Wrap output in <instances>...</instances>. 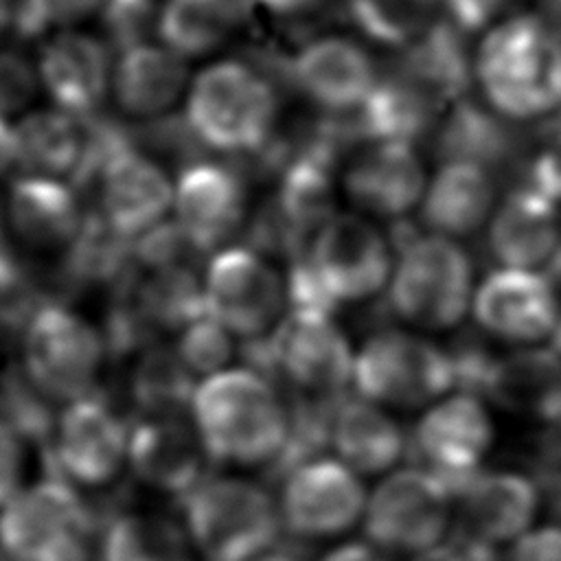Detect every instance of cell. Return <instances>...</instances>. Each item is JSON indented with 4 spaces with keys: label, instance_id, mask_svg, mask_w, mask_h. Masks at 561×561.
<instances>
[{
    "label": "cell",
    "instance_id": "32",
    "mask_svg": "<svg viewBox=\"0 0 561 561\" xmlns=\"http://www.w3.org/2000/svg\"><path fill=\"white\" fill-rule=\"evenodd\" d=\"M245 11L248 0H162L156 35L182 59L204 57L234 35Z\"/></svg>",
    "mask_w": 561,
    "mask_h": 561
},
{
    "label": "cell",
    "instance_id": "51",
    "mask_svg": "<svg viewBox=\"0 0 561 561\" xmlns=\"http://www.w3.org/2000/svg\"><path fill=\"white\" fill-rule=\"evenodd\" d=\"M7 252H11V245H9V232H7L2 208H0V256L7 254Z\"/></svg>",
    "mask_w": 561,
    "mask_h": 561
},
{
    "label": "cell",
    "instance_id": "43",
    "mask_svg": "<svg viewBox=\"0 0 561 561\" xmlns=\"http://www.w3.org/2000/svg\"><path fill=\"white\" fill-rule=\"evenodd\" d=\"M28 445L0 421V508L24 486Z\"/></svg>",
    "mask_w": 561,
    "mask_h": 561
},
{
    "label": "cell",
    "instance_id": "8",
    "mask_svg": "<svg viewBox=\"0 0 561 561\" xmlns=\"http://www.w3.org/2000/svg\"><path fill=\"white\" fill-rule=\"evenodd\" d=\"M107 359L103 331L64 302L42 305L20 337V366L59 408L103 390Z\"/></svg>",
    "mask_w": 561,
    "mask_h": 561
},
{
    "label": "cell",
    "instance_id": "47",
    "mask_svg": "<svg viewBox=\"0 0 561 561\" xmlns=\"http://www.w3.org/2000/svg\"><path fill=\"white\" fill-rule=\"evenodd\" d=\"M322 561H390L388 552L373 543H344L331 550Z\"/></svg>",
    "mask_w": 561,
    "mask_h": 561
},
{
    "label": "cell",
    "instance_id": "44",
    "mask_svg": "<svg viewBox=\"0 0 561 561\" xmlns=\"http://www.w3.org/2000/svg\"><path fill=\"white\" fill-rule=\"evenodd\" d=\"M504 2L506 0H443L440 20L451 24L458 33L469 35L495 20Z\"/></svg>",
    "mask_w": 561,
    "mask_h": 561
},
{
    "label": "cell",
    "instance_id": "34",
    "mask_svg": "<svg viewBox=\"0 0 561 561\" xmlns=\"http://www.w3.org/2000/svg\"><path fill=\"white\" fill-rule=\"evenodd\" d=\"M438 153L445 162H473L489 171L513 160L515 136L489 110L460 99L438 125Z\"/></svg>",
    "mask_w": 561,
    "mask_h": 561
},
{
    "label": "cell",
    "instance_id": "31",
    "mask_svg": "<svg viewBox=\"0 0 561 561\" xmlns=\"http://www.w3.org/2000/svg\"><path fill=\"white\" fill-rule=\"evenodd\" d=\"M131 241L110 230L90 208L75 243L57 259L53 276L59 294H83L88 289H112L131 267Z\"/></svg>",
    "mask_w": 561,
    "mask_h": 561
},
{
    "label": "cell",
    "instance_id": "14",
    "mask_svg": "<svg viewBox=\"0 0 561 561\" xmlns=\"http://www.w3.org/2000/svg\"><path fill=\"white\" fill-rule=\"evenodd\" d=\"M493 421L473 392L447 394L425 410L412 432L416 467L438 478L454 495L482 469L493 445Z\"/></svg>",
    "mask_w": 561,
    "mask_h": 561
},
{
    "label": "cell",
    "instance_id": "6",
    "mask_svg": "<svg viewBox=\"0 0 561 561\" xmlns=\"http://www.w3.org/2000/svg\"><path fill=\"white\" fill-rule=\"evenodd\" d=\"M182 524L202 561H254L276 543L278 502L241 476H206L180 500Z\"/></svg>",
    "mask_w": 561,
    "mask_h": 561
},
{
    "label": "cell",
    "instance_id": "52",
    "mask_svg": "<svg viewBox=\"0 0 561 561\" xmlns=\"http://www.w3.org/2000/svg\"><path fill=\"white\" fill-rule=\"evenodd\" d=\"M254 561H296V559H291V557H287L283 552H267V554H263V557H259Z\"/></svg>",
    "mask_w": 561,
    "mask_h": 561
},
{
    "label": "cell",
    "instance_id": "38",
    "mask_svg": "<svg viewBox=\"0 0 561 561\" xmlns=\"http://www.w3.org/2000/svg\"><path fill=\"white\" fill-rule=\"evenodd\" d=\"M173 346L182 364L197 381H204L230 368L228 364L237 353L234 337L208 316H202L188 327H184L178 333Z\"/></svg>",
    "mask_w": 561,
    "mask_h": 561
},
{
    "label": "cell",
    "instance_id": "15",
    "mask_svg": "<svg viewBox=\"0 0 561 561\" xmlns=\"http://www.w3.org/2000/svg\"><path fill=\"white\" fill-rule=\"evenodd\" d=\"M359 476L337 458H309L287 473L278 500L283 528L307 539L337 537L366 511Z\"/></svg>",
    "mask_w": 561,
    "mask_h": 561
},
{
    "label": "cell",
    "instance_id": "37",
    "mask_svg": "<svg viewBox=\"0 0 561 561\" xmlns=\"http://www.w3.org/2000/svg\"><path fill=\"white\" fill-rule=\"evenodd\" d=\"M44 287L37 276L15 256H0V342H20L26 324L46 302Z\"/></svg>",
    "mask_w": 561,
    "mask_h": 561
},
{
    "label": "cell",
    "instance_id": "54",
    "mask_svg": "<svg viewBox=\"0 0 561 561\" xmlns=\"http://www.w3.org/2000/svg\"><path fill=\"white\" fill-rule=\"evenodd\" d=\"M0 561H4V559H0Z\"/></svg>",
    "mask_w": 561,
    "mask_h": 561
},
{
    "label": "cell",
    "instance_id": "10",
    "mask_svg": "<svg viewBox=\"0 0 561 561\" xmlns=\"http://www.w3.org/2000/svg\"><path fill=\"white\" fill-rule=\"evenodd\" d=\"M131 416L105 390L59 408L53 436L39 451L44 476L81 491H107L127 469Z\"/></svg>",
    "mask_w": 561,
    "mask_h": 561
},
{
    "label": "cell",
    "instance_id": "9",
    "mask_svg": "<svg viewBox=\"0 0 561 561\" xmlns=\"http://www.w3.org/2000/svg\"><path fill=\"white\" fill-rule=\"evenodd\" d=\"M243 351L254 364L248 368L278 373L311 399H340L353 383L355 353L331 313L289 309L267 337L245 342Z\"/></svg>",
    "mask_w": 561,
    "mask_h": 561
},
{
    "label": "cell",
    "instance_id": "40",
    "mask_svg": "<svg viewBox=\"0 0 561 561\" xmlns=\"http://www.w3.org/2000/svg\"><path fill=\"white\" fill-rule=\"evenodd\" d=\"M105 0H15V33L24 39L75 28L99 15Z\"/></svg>",
    "mask_w": 561,
    "mask_h": 561
},
{
    "label": "cell",
    "instance_id": "5",
    "mask_svg": "<svg viewBox=\"0 0 561 561\" xmlns=\"http://www.w3.org/2000/svg\"><path fill=\"white\" fill-rule=\"evenodd\" d=\"M101 517L81 489L42 476L0 508V559L90 561L99 550Z\"/></svg>",
    "mask_w": 561,
    "mask_h": 561
},
{
    "label": "cell",
    "instance_id": "46",
    "mask_svg": "<svg viewBox=\"0 0 561 561\" xmlns=\"http://www.w3.org/2000/svg\"><path fill=\"white\" fill-rule=\"evenodd\" d=\"M261 9H265L274 18H302L316 9L324 0H252Z\"/></svg>",
    "mask_w": 561,
    "mask_h": 561
},
{
    "label": "cell",
    "instance_id": "35",
    "mask_svg": "<svg viewBox=\"0 0 561 561\" xmlns=\"http://www.w3.org/2000/svg\"><path fill=\"white\" fill-rule=\"evenodd\" d=\"M351 22L370 39L405 48L443 13V0H342Z\"/></svg>",
    "mask_w": 561,
    "mask_h": 561
},
{
    "label": "cell",
    "instance_id": "28",
    "mask_svg": "<svg viewBox=\"0 0 561 561\" xmlns=\"http://www.w3.org/2000/svg\"><path fill=\"white\" fill-rule=\"evenodd\" d=\"M495 213L493 171L449 160L434 173L421 199V219L432 234L458 239L478 232Z\"/></svg>",
    "mask_w": 561,
    "mask_h": 561
},
{
    "label": "cell",
    "instance_id": "30",
    "mask_svg": "<svg viewBox=\"0 0 561 561\" xmlns=\"http://www.w3.org/2000/svg\"><path fill=\"white\" fill-rule=\"evenodd\" d=\"M101 561H197L184 524L171 515L125 508L112 515L99 539Z\"/></svg>",
    "mask_w": 561,
    "mask_h": 561
},
{
    "label": "cell",
    "instance_id": "41",
    "mask_svg": "<svg viewBox=\"0 0 561 561\" xmlns=\"http://www.w3.org/2000/svg\"><path fill=\"white\" fill-rule=\"evenodd\" d=\"M39 90L37 64L18 48L0 46V118L26 112Z\"/></svg>",
    "mask_w": 561,
    "mask_h": 561
},
{
    "label": "cell",
    "instance_id": "3",
    "mask_svg": "<svg viewBox=\"0 0 561 561\" xmlns=\"http://www.w3.org/2000/svg\"><path fill=\"white\" fill-rule=\"evenodd\" d=\"M386 237L359 215H333L291 261V309L333 313L344 302L373 298L392 274Z\"/></svg>",
    "mask_w": 561,
    "mask_h": 561
},
{
    "label": "cell",
    "instance_id": "36",
    "mask_svg": "<svg viewBox=\"0 0 561 561\" xmlns=\"http://www.w3.org/2000/svg\"><path fill=\"white\" fill-rule=\"evenodd\" d=\"M59 405L24 373L20 362L0 368V421L28 447L44 449L53 436Z\"/></svg>",
    "mask_w": 561,
    "mask_h": 561
},
{
    "label": "cell",
    "instance_id": "25",
    "mask_svg": "<svg viewBox=\"0 0 561 561\" xmlns=\"http://www.w3.org/2000/svg\"><path fill=\"white\" fill-rule=\"evenodd\" d=\"M454 508L473 546L515 543L533 530L539 493L519 473L480 471L454 495Z\"/></svg>",
    "mask_w": 561,
    "mask_h": 561
},
{
    "label": "cell",
    "instance_id": "17",
    "mask_svg": "<svg viewBox=\"0 0 561 561\" xmlns=\"http://www.w3.org/2000/svg\"><path fill=\"white\" fill-rule=\"evenodd\" d=\"M94 213L125 241L164 224L173 208V184L164 167L134 145L114 153L96 175Z\"/></svg>",
    "mask_w": 561,
    "mask_h": 561
},
{
    "label": "cell",
    "instance_id": "24",
    "mask_svg": "<svg viewBox=\"0 0 561 561\" xmlns=\"http://www.w3.org/2000/svg\"><path fill=\"white\" fill-rule=\"evenodd\" d=\"M188 83L186 59L164 44L145 42L116 53L110 99L121 118L140 125L173 114Z\"/></svg>",
    "mask_w": 561,
    "mask_h": 561
},
{
    "label": "cell",
    "instance_id": "22",
    "mask_svg": "<svg viewBox=\"0 0 561 561\" xmlns=\"http://www.w3.org/2000/svg\"><path fill=\"white\" fill-rule=\"evenodd\" d=\"M88 210L79 191L53 178L20 173L9 182L2 217L9 239L28 252L61 256L79 237Z\"/></svg>",
    "mask_w": 561,
    "mask_h": 561
},
{
    "label": "cell",
    "instance_id": "27",
    "mask_svg": "<svg viewBox=\"0 0 561 561\" xmlns=\"http://www.w3.org/2000/svg\"><path fill=\"white\" fill-rule=\"evenodd\" d=\"M480 390L500 408L543 423L561 421V353L522 346L491 357Z\"/></svg>",
    "mask_w": 561,
    "mask_h": 561
},
{
    "label": "cell",
    "instance_id": "45",
    "mask_svg": "<svg viewBox=\"0 0 561 561\" xmlns=\"http://www.w3.org/2000/svg\"><path fill=\"white\" fill-rule=\"evenodd\" d=\"M508 561H561V528H533L513 543Z\"/></svg>",
    "mask_w": 561,
    "mask_h": 561
},
{
    "label": "cell",
    "instance_id": "2",
    "mask_svg": "<svg viewBox=\"0 0 561 561\" xmlns=\"http://www.w3.org/2000/svg\"><path fill=\"white\" fill-rule=\"evenodd\" d=\"M473 75L500 116L543 118L561 110V31L530 13L506 18L482 37Z\"/></svg>",
    "mask_w": 561,
    "mask_h": 561
},
{
    "label": "cell",
    "instance_id": "23",
    "mask_svg": "<svg viewBox=\"0 0 561 561\" xmlns=\"http://www.w3.org/2000/svg\"><path fill=\"white\" fill-rule=\"evenodd\" d=\"M342 184L357 210L397 219L421 204L427 178L414 142L366 140L348 162Z\"/></svg>",
    "mask_w": 561,
    "mask_h": 561
},
{
    "label": "cell",
    "instance_id": "39",
    "mask_svg": "<svg viewBox=\"0 0 561 561\" xmlns=\"http://www.w3.org/2000/svg\"><path fill=\"white\" fill-rule=\"evenodd\" d=\"M162 0H105L99 11L101 37L121 53L125 48L151 42L158 31Z\"/></svg>",
    "mask_w": 561,
    "mask_h": 561
},
{
    "label": "cell",
    "instance_id": "42",
    "mask_svg": "<svg viewBox=\"0 0 561 561\" xmlns=\"http://www.w3.org/2000/svg\"><path fill=\"white\" fill-rule=\"evenodd\" d=\"M526 175V186L552 204H561V123L541 136L528 160Z\"/></svg>",
    "mask_w": 561,
    "mask_h": 561
},
{
    "label": "cell",
    "instance_id": "26",
    "mask_svg": "<svg viewBox=\"0 0 561 561\" xmlns=\"http://www.w3.org/2000/svg\"><path fill=\"white\" fill-rule=\"evenodd\" d=\"M561 248L557 204L522 184L511 191L489 221V250L502 267L548 272Z\"/></svg>",
    "mask_w": 561,
    "mask_h": 561
},
{
    "label": "cell",
    "instance_id": "1",
    "mask_svg": "<svg viewBox=\"0 0 561 561\" xmlns=\"http://www.w3.org/2000/svg\"><path fill=\"white\" fill-rule=\"evenodd\" d=\"M188 414L210 462L261 467L289 447L291 414L274 383L252 368L199 381Z\"/></svg>",
    "mask_w": 561,
    "mask_h": 561
},
{
    "label": "cell",
    "instance_id": "11",
    "mask_svg": "<svg viewBox=\"0 0 561 561\" xmlns=\"http://www.w3.org/2000/svg\"><path fill=\"white\" fill-rule=\"evenodd\" d=\"M353 386L381 408L434 405L458 386L454 355L436 342L399 329L373 333L355 353Z\"/></svg>",
    "mask_w": 561,
    "mask_h": 561
},
{
    "label": "cell",
    "instance_id": "49",
    "mask_svg": "<svg viewBox=\"0 0 561 561\" xmlns=\"http://www.w3.org/2000/svg\"><path fill=\"white\" fill-rule=\"evenodd\" d=\"M414 561H478L473 554H467L458 548H447V546H438L434 550H427L419 557H414Z\"/></svg>",
    "mask_w": 561,
    "mask_h": 561
},
{
    "label": "cell",
    "instance_id": "29",
    "mask_svg": "<svg viewBox=\"0 0 561 561\" xmlns=\"http://www.w3.org/2000/svg\"><path fill=\"white\" fill-rule=\"evenodd\" d=\"M329 443L337 460L362 473H381L397 465L405 449V436L390 414L362 397H342L329 421Z\"/></svg>",
    "mask_w": 561,
    "mask_h": 561
},
{
    "label": "cell",
    "instance_id": "18",
    "mask_svg": "<svg viewBox=\"0 0 561 561\" xmlns=\"http://www.w3.org/2000/svg\"><path fill=\"white\" fill-rule=\"evenodd\" d=\"M173 224L202 254L219 250L248 224L245 180L228 164L199 160L173 184Z\"/></svg>",
    "mask_w": 561,
    "mask_h": 561
},
{
    "label": "cell",
    "instance_id": "50",
    "mask_svg": "<svg viewBox=\"0 0 561 561\" xmlns=\"http://www.w3.org/2000/svg\"><path fill=\"white\" fill-rule=\"evenodd\" d=\"M9 33H15V0H0V46Z\"/></svg>",
    "mask_w": 561,
    "mask_h": 561
},
{
    "label": "cell",
    "instance_id": "12",
    "mask_svg": "<svg viewBox=\"0 0 561 561\" xmlns=\"http://www.w3.org/2000/svg\"><path fill=\"white\" fill-rule=\"evenodd\" d=\"M287 283L248 245L219 250L204 270V309L234 340L267 337L285 318Z\"/></svg>",
    "mask_w": 561,
    "mask_h": 561
},
{
    "label": "cell",
    "instance_id": "33",
    "mask_svg": "<svg viewBox=\"0 0 561 561\" xmlns=\"http://www.w3.org/2000/svg\"><path fill=\"white\" fill-rule=\"evenodd\" d=\"M197 383L173 344L149 346L136 357L127 381L131 419L188 414Z\"/></svg>",
    "mask_w": 561,
    "mask_h": 561
},
{
    "label": "cell",
    "instance_id": "21",
    "mask_svg": "<svg viewBox=\"0 0 561 561\" xmlns=\"http://www.w3.org/2000/svg\"><path fill=\"white\" fill-rule=\"evenodd\" d=\"M208 462L191 414L131 419L127 469L147 489L180 502L208 476Z\"/></svg>",
    "mask_w": 561,
    "mask_h": 561
},
{
    "label": "cell",
    "instance_id": "20",
    "mask_svg": "<svg viewBox=\"0 0 561 561\" xmlns=\"http://www.w3.org/2000/svg\"><path fill=\"white\" fill-rule=\"evenodd\" d=\"M114 48L94 33L64 28L50 33L35 57L42 90L55 107L96 116L112 94Z\"/></svg>",
    "mask_w": 561,
    "mask_h": 561
},
{
    "label": "cell",
    "instance_id": "7",
    "mask_svg": "<svg viewBox=\"0 0 561 561\" xmlns=\"http://www.w3.org/2000/svg\"><path fill=\"white\" fill-rule=\"evenodd\" d=\"M390 274L392 311L421 329L443 331L462 322L473 302L469 254L447 237L403 232Z\"/></svg>",
    "mask_w": 561,
    "mask_h": 561
},
{
    "label": "cell",
    "instance_id": "19",
    "mask_svg": "<svg viewBox=\"0 0 561 561\" xmlns=\"http://www.w3.org/2000/svg\"><path fill=\"white\" fill-rule=\"evenodd\" d=\"M285 75L311 105L348 116L364 107L381 72L355 39L324 35L302 44L287 61Z\"/></svg>",
    "mask_w": 561,
    "mask_h": 561
},
{
    "label": "cell",
    "instance_id": "53",
    "mask_svg": "<svg viewBox=\"0 0 561 561\" xmlns=\"http://www.w3.org/2000/svg\"><path fill=\"white\" fill-rule=\"evenodd\" d=\"M550 4H552V9H554V13H557V18L561 20V0H550Z\"/></svg>",
    "mask_w": 561,
    "mask_h": 561
},
{
    "label": "cell",
    "instance_id": "13",
    "mask_svg": "<svg viewBox=\"0 0 561 561\" xmlns=\"http://www.w3.org/2000/svg\"><path fill=\"white\" fill-rule=\"evenodd\" d=\"M454 515V493L432 473L410 467L388 473L368 495L366 537L383 552L414 557L440 546Z\"/></svg>",
    "mask_w": 561,
    "mask_h": 561
},
{
    "label": "cell",
    "instance_id": "16",
    "mask_svg": "<svg viewBox=\"0 0 561 561\" xmlns=\"http://www.w3.org/2000/svg\"><path fill=\"white\" fill-rule=\"evenodd\" d=\"M471 311L489 335L528 346L554 337L561 322V296L543 272L502 267L480 283Z\"/></svg>",
    "mask_w": 561,
    "mask_h": 561
},
{
    "label": "cell",
    "instance_id": "48",
    "mask_svg": "<svg viewBox=\"0 0 561 561\" xmlns=\"http://www.w3.org/2000/svg\"><path fill=\"white\" fill-rule=\"evenodd\" d=\"M18 167V140L15 129L0 118V182L7 178L11 169Z\"/></svg>",
    "mask_w": 561,
    "mask_h": 561
},
{
    "label": "cell",
    "instance_id": "4",
    "mask_svg": "<svg viewBox=\"0 0 561 561\" xmlns=\"http://www.w3.org/2000/svg\"><path fill=\"white\" fill-rule=\"evenodd\" d=\"M182 116L204 151L248 158L274 138L278 92L252 64L221 59L191 79Z\"/></svg>",
    "mask_w": 561,
    "mask_h": 561
}]
</instances>
